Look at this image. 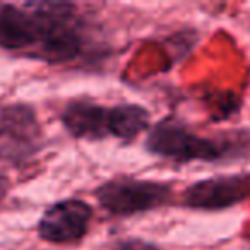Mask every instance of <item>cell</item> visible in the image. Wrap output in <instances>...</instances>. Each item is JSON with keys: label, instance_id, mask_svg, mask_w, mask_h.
Instances as JSON below:
<instances>
[{"label": "cell", "instance_id": "6da1fadb", "mask_svg": "<svg viewBox=\"0 0 250 250\" xmlns=\"http://www.w3.org/2000/svg\"><path fill=\"white\" fill-rule=\"evenodd\" d=\"M65 129L79 139H103L106 136L130 141L147 129L149 113L137 104L106 108L91 101H72L62 113Z\"/></svg>", "mask_w": 250, "mask_h": 250}, {"label": "cell", "instance_id": "7a4b0ae2", "mask_svg": "<svg viewBox=\"0 0 250 250\" xmlns=\"http://www.w3.org/2000/svg\"><path fill=\"white\" fill-rule=\"evenodd\" d=\"M147 149L175 161H212L223 156V147L214 141L192 134L187 127L171 120L158 124L146 143Z\"/></svg>", "mask_w": 250, "mask_h": 250}, {"label": "cell", "instance_id": "3957f363", "mask_svg": "<svg viewBox=\"0 0 250 250\" xmlns=\"http://www.w3.org/2000/svg\"><path fill=\"white\" fill-rule=\"evenodd\" d=\"M96 197L111 214L127 216L160 208L170 197V188L158 182L115 178L98 188Z\"/></svg>", "mask_w": 250, "mask_h": 250}, {"label": "cell", "instance_id": "277c9868", "mask_svg": "<svg viewBox=\"0 0 250 250\" xmlns=\"http://www.w3.org/2000/svg\"><path fill=\"white\" fill-rule=\"evenodd\" d=\"M42 130L35 111L26 104L0 108V160L22 163L38 151Z\"/></svg>", "mask_w": 250, "mask_h": 250}, {"label": "cell", "instance_id": "5b68a950", "mask_svg": "<svg viewBox=\"0 0 250 250\" xmlns=\"http://www.w3.org/2000/svg\"><path fill=\"white\" fill-rule=\"evenodd\" d=\"M93 209L77 199L57 202L42 216L38 233L48 243H72L87 233Z\"/></svg>", "mask_w": 250, "mask_h": 250}, {"label": "cell", "instance_id": "8992f818", "mask_svg": "<svg viewBox=\"0 0 250 250\" xmlns=\"http://www.w3.org/2000/svg\"><path fill=\"white\" fill-rule=\"evenodd\" d=\"M250 195V178L221 177L192 185L185 192V204L199 209L229 208Z\"/></svg>", "mask_w": 250, "mask_h": 250}, {"label": "cell", "instance_id": "52a82bcc", "mask_svg": "<svg viewBox=\"0 0 250 250\" xmlns=\"http://www.w3.org/2000/svg\"><path fill=\"white\" fill-rule=\"evenodd\" d=\"M113 250H161V249L151 245V243L141 242V240H129V242H124L118 247H115Z\"/></svg>", "mask_w": 250, "mask_h": 250}, {"label": "cell", "instance_id": "ba28073f", "mask_svg": "<svg viewBox=\"0 0 250 250\" xmlns=\"http://www.w3.org/2000/svg\"><path fill=\"white\" fill-rule=\"evenodd\" d=\"M5 190H7V184H5L4 175L0 173V201H2V197L5 195Z\"/></svg>", "mask_w": 250, "mask_h": 250}]
</instances>
